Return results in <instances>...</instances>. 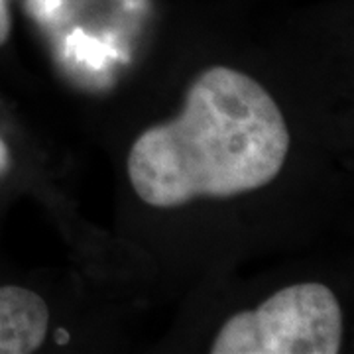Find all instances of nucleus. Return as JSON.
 I'll return each mask as SVG.
<instances>
[{
    "mask_svg": "<svg viewBox=\"0 0 354 354\" xmlns=\"http://www.w3.org/2000/svg\"><path fill=\"white\" fill-rule=\"evenodd\" d=\"M50 329V309L36 291L0 288V354L36 353Z\"/></svg>",
    "mask_w": 354,
    "mask_h": 354,
    "instance_id": "3",
    "label": "nucleus"
},
{
    "mask_svg": "<svg viewBox=\"0 0 354 354\" xmlns=\"http://www.w3.org/2000/svg\"><path fill=\"white\" fill-rule=\"evenodd\" d=\"M10 0H0V46H4L12 32V16H10Z\"/></svg>",
    "mask_w": 354,
    "mask_h": 354,
    "instance_id": "4",
    "label": "nucleus"
},
{
    "mask_svg": "<svg viewBox=\"0 0 354 354\" xmlns=\"http://www.w3.org/2000/svg\"><path fill=\"white\" fill-rule=\"evenodd\" d=\"M10 165H12V156H10V150H8V146L4 144V140L0 138V176L8 174Z\"/></svg>",
    "mask_w": 354,
    "mask_h": 354,
    "instance_id": "5",
    "label": "nucleus"
},
{
    "mask_svg": "<svg viewBox=\"0 0 354 354\" xmlns=\"http://www.w3.org/2000/svg\"><path fill=\"white\" fill-rule=\"evenodd\" d=\"M288 152V124L272 95L252 77L215 65L193 81L177 118L136 138L128 177L142 201L174 209L260 189L279 176Z\"/></svg>",
    "mask_w": 354,
    "mask_h": 354,
    "instance_id": "1",
    "label": "nucleus"
},
{
    "mask_svg": "<svg viewBox=\"0 0 354 354\" xmlns=\"http://www.w3.org/2000/svg\"><path fill=\"white\" fill-rule=\"evenodd\" d=\"M342 309L333 291L315 281L293 283L252 311L232 315L216 333L213 354H337Z\"/></svg>",
    "mask_w": 354,
    "mask_h": 354,
    "instance_id": "2",
    "label": "nucleus"
}]
</instances>
